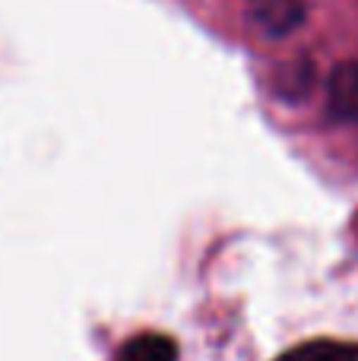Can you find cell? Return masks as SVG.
I'll use <instances>...</instances> for the list:
<instances>
[{"label":"cell","instance_id":"277c9868","mask_svg":"<svg viewBox=\"0 0 358 361\" xmlns=\"http://www.w3.org/2000/svg\"><path fill=\"white\" fill-rule=\"evenodd\" d=\"M118 361H178V345L168 336L159 333H143V336L130 339L121 349Z\"/></svg>","mask_w":358,"mask_h":361},{"label":"cell","instance_id":"3957f363","mask_svg":"<svg viewBox=\"0 0 358 361\" xmlns=\"http://www.w3.org/2000/svg\"><path fill=\"white\" fill-rule=\"evenodd\" d=\"M276 361H358V345L333 343V339H314V343L289 349Z\"/></svg>","mask_w":358,"mask_h":361},{"label":"cell","instance_id":"6da1fadb","mask_svg":"<svg viewBox=\"0 0 358 361\" xmlns=\"http://www.w3.org/2000/svg\"><path fill=\"white\" fill-rule=\"evenodd\" d=\"M327 108L336 121H358V61L333 70L327 82Z\"/></svg>","mask_w":358,"mask_h":361},{"label":"cell","instance_id":"7a4b0ae2","mask_svg":"<svg viewBox=\"0 0 358 361\" xmlns=\"http://www.w3.org/2000/svg\"><path fill=\"white\" fill-rule=\"evenodd\" d=\"M254 16L260 29H266L270 35H285L302 23L304 4L302 0H254Z\"/></svg>","mask_w":358,"mask_h":361}]
</instances>
